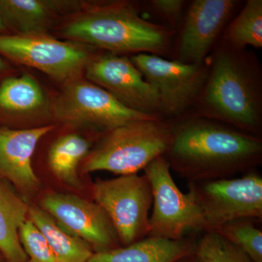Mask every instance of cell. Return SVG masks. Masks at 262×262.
<instances>
[{"label":"cell","mask_w":262,"mask_h":262,"mask_svg":"<svg viewBox=\"0 0 262 262\" xmlns=\"http://www.w3.org/2000/svg\"><path fill=\"white\" fill-rule=\"evenodd\" d=\"M55 114L63 123L105 132L129 122L162 118L134 111L102 88L76 80L67 82L55 106Z\"/></svg>","instance_id":"cell-9"},{"label":"cell","mask_w":262,"mask_h":262,"mask_svg":"<svg viewBox=\"0 0 262 262\" xmlns=\"http://www.w3.org/2000/svg\"><path fill=\"white\" fill-rule=\"evenodd\" d=\"M177 262H201L200 261L199 258L196 257L195 254L190 255V256H186V257H184L181 258L180 260H179Z\"/></svg>","instance_id":"cell-26"},{"label":"cell","mask_w":262,"mask_h":262,"mask_svg":"<svg viewBox=\"0 0 262 262\" xmlns=\"http://www.w3.org/2000/svg\"><path fill=\"white\" fill-rule=\"evenodd\" d=\"M175 120L168 121L170 141L163 158L188 182L229 179L261 163L260 136L196 115Z\"/></svg>","instance_id":"cell-1"},{"label":"cell","mask_w":262,"mask_h":262,"mask_svg":"<svg viewBox=\"0 0 262 262\" xmlns=\"http://www.w3.org/2000/svg\"><path fill=\"white\" fill-rule=\"evenodd\" d=\"M19 239L28 262H57L44 236L29 219L19 229Z\"/></svg>","instance_id":"cell-24"},{"label":"cell","mask_w":262,"mask_h":262,"mask_svg":"<svg viewBox=\"0 0 262 262\" xmlns=\"http://www.w3.org/2000/svg\"><path fill=\"white\" fill-rule=\"evenodd\" d=\"M144 170L152 194L149 237L179 241L190 231L206 232L199 207L189 192L184 194L177 187L163 156L153 160Z\"/></svg>","instance_id":"cell-7"},{"label":"cell","mask_w":262,"mask_h":262,"mask_svg":"<svg viewBox=\"0 0 262 262\" xmlns=\"http://www.w3.org/2000/svg\"><path fill=\"white\" fill-rule=\"evenodd\" d=\"M185 3L183 0H152L149 5L154 11L166 19L174 29L182 17Z\"/></svg>","instance_id":"cell-25"},{"label":"cell","mask_w":262,"mask_h":262,"mask_svg":"<svg viewBox=\"0 0 262 262\" xmlns=\"http://www.w3.org/2000/svg\"><path fill=\"white\" fill-rule=\"evenodd\" d=\"M86 77L127 107L161 117L159 98L129 57L107 53L93 57Z\"/></svg>","instance_id":"cell-13"},{"label":"cell","mask_w":262,"mask_h":262,"mask_svg":"<svg viewBox=\"0 0 262 262\" xmlns=\"http://www.w3.org/2000/svg\"><path fill=\"white\" fill-rule=\"evenodd\" d=\"M253 219H239L228 222L213 232L248 255L253 262H262V232Z\"/></svg>","instance_id":"cell-22"},{"label":"cell","mask_w":262,"mask_h":262,"mask_svg":"<svg viewBox=\"0 0 262 262\" xmlns=\"http://www.w3.org/2000/svg\"><path fill=\"white\" fill-rule=\"evenodd\" d=\"M91 148V141L77 134H67L55 141L48 151V160L57 180L70 189H81L78 168Z\"/></svg>","instance_id":"cell-19"},{"label":"cell","mask_w":262,"mask_h":262,"mask_svg":"<svg viewBox=\"0 0 262 262\" xmlns=\"http://www.w3.org/2000/svg\"><path fill=\"white\" fill-rule=\"evenodd\" d=\"M206 61L208 75L194 104L195 115L259 136L262 75L256 57L220 39Z\"/></svg>","instance_id":"cell-2"},{"label":"cell","mask_w":262,"mask_h":262,"mask_svg":"<svg viewBox=\"0 0 262 262\" xmlns=\"http://www.w3.org/2000/svg\"><path fill=\"white\" fill-rule=\"evenodd\" d=\"M9 69V66L0 57V75L6 72Z\"/></svg>","instance_id":"cell-27"},{"label":"cell","mask_w":262,"mask_h":262,"mask_svg":"<svg viewBox=\"0 0 262 262\" xmlns=\"http://www.w3.org/2000/svg\"><path fill=\"white\" fill-rule=\"evenodd\" d=\"M196 242L148 237L137 242L106 251L94 253L88 262H177L194 254Z\"/></svg>","instance_id":"cell-15"},{"label":"cell","mask_w":262,"mask_h":262,"mask_svg":"<svg viewBox=\"0 0 262 262\" xmlns=\"http://www.w3.org/2000/svg\"><path fill=\"white\" fill-rule=\"evenodd\" d=\"M0 55L67 82L74 80L93 58L82 46L45 33L0 35Z\"/></svg>","instance_id":"cell-10"},{"label":"cell","mask_w":262,"mask_h":262,"mask_svg":"<svg viewBox=\"0 0 262 262\" xmlns=\"http://www.w3.org/2000/svg\"><path fill=\"white\" fill-rule=\"evenodd\" d=\"M0 262H7L6 259H5V256H3V253L0 252Z\"/></svg>","instance_id":"cell-29"},{"label":"cell","mask_w":262,"mask_h":262,"mask_svg":"<svg viewBox=\"0 0 262 262\" xmlns=\"http://www.w3.org/2000/svg\"><path fill=\"white\" fill-rule=\"evenodd\" d=\"M235 0H194L186 12L174 49L175 60L206 63L238 6Z\"/></svg>","instance_id":"cell-12"},{"label":"cell","mask_w":262,"mask_h":262,"mask_svg":"<svg viewBox=\"0 0 262 262\" xmlns=\"http://www.w3.org/2000/svg\"><path fill=\"white\" fill-rule=\"evenodd\" d=\"M37 205L66 232L85 241L94 253L121 246L111 220L96 202L74 194L49 192L40 196Z\"/></svg>","instance_id":"cell-11"},{"label":"cell","mask_w":262,"mask_h":262,"mask_svg":"<svg viewBox=\"0 0 262 262\" xmlns=\"http://www.w3.org/2000/svg\"><path fill=\"white\" fill-rule=\"evenodd\" d=\"M188 188L203 214L206 232L239 219L262 220V177L254 170L239 178L189 182Z\"/></svg>","instance_id":"cell-5"},{"label":"cell","mask_w":262,"mask_h":262,"mask_svg":"<svg viewBox=\"0 0 262 262\" xmlns=\"http://www.w3.org/2000/svg\"><path fill=\"white\" fill-rule=\"evenodd\" d=\"M64 37L106 50L108 53L168 54L175 29L148 21L130 3L98 5L67 24Z\"/></svg>","instance_id":"cell-3"},{"label":"cell","mask_w":262,"mask_h":262,"mask_svg":"<svg viewBox=\"0 0 262 262\" xmlns=\"http://www.w3.org/2000/svg\"><path fill=\"white\" fill-rule=\"evenodd\" d=\"M221 40L231 47L247 49L262 47V1L248 0L237 16L229 22Z\"/></svg>","instance_id":"cell-21"},{"label":"cell","mask_w":262,"mask_h":262,"mask_svg":"<svg viewBox=\"0 0 262 262\" xmlns=\"http://www.w3.org/2000/svg\"><path fill=\"white\" fill-rule=\"evenodd\" d=\"M8 30V27L5 25V22L3 21V18H2L1 15H0V35H3L5 32Z\"/></svg>","instance_id":"cell-28"},{"label":"cell","mask_w":262,"mask_h":262,"mask_svg":"<svg viewBox=\"0 0 262 262\" xmlns=\"http://www.w3.org/2000/svg\"><path fill=\"white\" fill-rule=\"evenodd\" d=\"M170 141V124L162 118L129 122L105 132L82 162L81 172L106 170L120 176L137 173L163 156Z\"/></svg>","instance_id":"cell-4"},{"label":"cell","mask_w":262,"mask_h":262,"mask_svg":"<svg viewBox=\"0 0 262 262\" xmlns=\"http://www.w3.org/2000/svg\"><path fill=\"white\" fill-rule=\"evenodd\" d=\"M46 103L40 85L28 74L7 77L0 83V113L24 116L37 113Z\"/></svg>","instance_id":"cell-20"},{"label":"cell","mask_w":262,"mask_h":262,"mask_svg":"<svg viewBox=\"0 0 262 262\" xmlns=\"http://www.w3.org/2000/svg\"><path fill=\"white\" fill-rule=\"evenodd\" d=\"M77 5V2L0 0V15L7 27L18 34H38L45 33L55 15L75 9Z\"/></svg>","instance_id":"cell-16"},{"label":"cell","mask_w":262,"mask_h":262,"mask_svg":"<svg viewBox=\"0 0 262 262\" xmlns=\"http://www.w3.org/2000/svg\"><path fill=\"white\" fill-rule=\"evenodd\" d=\"M91 194L111 220L121 246L147 237L152 194L144 174L98 179L91 187Z\"/></svg>","instance_id":"cell-6"},{"label":"cell","mask_w":262,"mask_h":262,"mask_svg":"<svg viewBox=\"0 0 262 262\" xmlns=\"http://www.w3.org/2000/svg\"><path fill=\"white\" fill-rule=\"evenodd\" d=\"M28 219L44 236L57 262H88L94 254L85 241L63 230L38 205L30 203Z\"/></svg>","instance_id":"cell-18"},{"label":"cell","mask_w":262,"mask_h":262,"mask_svg":"<svg viewBox=\"0 0 262 262\" xmlns=\"http://www.w3.org/2000/svg\"><path fill=\"white\" fill-rule=\"evenodd\" d=\"M53 129V125L29 129L0 127V179L10 183L29 203L42 187L33 170V154L39 140Z\"/></svg>","instance_id":"cell-14"},{"label":"cell","mask_w":262,"mask_h":262,"mask_svg":"<svg viewBox=\"0 0 262 262\" xmlns=\"http://www.w3.org/2000/svg\"><path fill=\"white\" fill-rule=\"evenodd\" d=\"M159 98L161 115L176 119L194 107L208 75V65L187 64L149 53L130 57Z\"/></svg>","instance_id":"cell-8"},{"label":"cell","mask_w":262,"mask_h":262,"mask_svg":"<svg viewBox=\"0 0 262 262\" xmlns=\"http://www.w3.org/2000/svg\"><path fill=\"white\" fill-rule=\"evenodd\" d=\"M30 203L10 183L0 179V252L7 262H28L19 229L28 220Z\"/></svg>","instance_id":"cell-17"},{"label":"cell","mask_w":262,"mask_h":262,"mask_svg":"<svg viewBox=\"0 0 262 262\" xmlns=\"http://www.w3.org/2000/svg\"><path fill=\"white\" fill-rule=\"evenodd\" d=\"M196 257L201 262H253L238 247L215 232H206L196 242Z\"/></svg>","instance_id":"cell-23"}]
</instances>
